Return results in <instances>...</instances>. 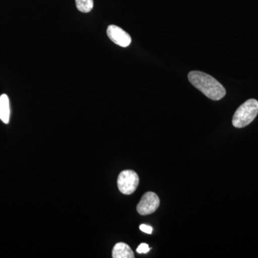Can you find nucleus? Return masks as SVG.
<instances>
[{"label": "nucleus", "mask_w": 258, "mask_h": 258, "mask_svg": "<svg viewBox=\"0 0 258 258\" xmlns=\"http://www.w3.org/2000/svg\"><path fill=\"white\" fill-rule=\"evenodd\" d=\"M188 79L191 85L213 101H220L225 96V88L210 75L200 71H191L188 75Z\"/></svg>", "instance_id": "nucleus-1"}, {"label": "nucleus", "mask_w": 258, "mask_h": 258, "mask_svg": "<svg viewBox=\"0 0 258 258\" xmlns=\"http://www.w3.org/2000/svg\"><path fill=\"white\" fill-rule=\"evenodd\" d=\"M258 114V101L249 99L235 111L232 118V125L235 128H244L252 123Z\"/></svg>", "instance_id": "nucleus-2"}, {"label": "nucleus", "mask_w": 258, "mask_h": 258, "mask_svg": "<svg viewBox=\"0 0 258 258\" xmlns=\"http://www.w3.org/2000/svg\"><path fill=\"white\" fill-rule=\"evenodd\" d=\"M139 183V178L137 172L132 170L121 171L118 175V188L123 195H132L137 190Z\"/></svg>", "instance_id": "nucleus-3"}, {"label": "nucleus", "mask_w": 258, "mask_h": 258, "mask_svg": "<svg viewBox=\"0 0 258 258\" xmlns=\"http://www.w3.org/2000/svg\"><path fill=\"white\" fill-rule=\"evenodd\" d=\"M160 205V200L157 194L148 191L144 194L137 205V211L141 215H148L154 213Z\"/></svg>", "instance_id": "nucleus-4"}, {"label": "nucleus", "mask_w": 258, "mask_h": 258, "mask_svg": "<svg viewBox=\"0 0 258 258\" xmlns=\"http://www.w3.org/2000/svg\"><path fill=\"white\" fill-rule=\"evenodd\" d=\"M107 35L116 45L126 47L132 42V37L124 30L116 25H111L107 29Z\"/></svg>", "instance_id": "nucleus-5"}, {"label": "nucleus", "mask_w": 258, "mask_h": 258, "mask_svg": "<svg viewBox=\"0 0 258 258\" xmlns=\"http://www.w3.org/2000/svg\"><path fill=\"white\" fill-rule=\"evenodd\" d=\"M112 257L113 258H134V253L132 248L128 244L123 242H118L115 244L112 252Z\"/></svg>", "instance_id": "nucleus-6"}, {"label": "nucleus", "mask_w": 258, "mask_h": 258, "mask_svg": "<svg viewBox=\"0 0 258 258\" xmlns=\"http://www.w3.org/2000/svg\"><path fill=\"white\" fill-rule=\"evenodd\" d=\"M10 100L6 94L0 96V120L8 124L10 121Z\"/></svg>", "instance_id": "nucleus-7"}, {"label": "nucleus", "mask_w": 258, "mask_h": 258, "mask_svg": "<svg viewBox=\"0 0 258 258\" xmlns=\"http://www.w3.org/2000/svg\"><path fill=\"white\" fill-rule=\"evenodd\" d=\"M76 5L80 12L88 13L93 9V0H76Z\"/></svg>", "instance_id": "nucleus-8"}, {"label": "nucleus", "mask_w": 258, "mask_h": 258, "mask_svg": "<svg viewBox=\"0 0 258 258\" xmlns=\"http://www.w3.org/2000/svg\"><path fill=\"white\" fill-rule=\"evenodd\" d=\"M150 250L149 245L146 243H142L137 247V252L139 254H146Z\"/></svg>", "instance_id": "nucleus-9"}, {"label": "nucleus", "mask_w": 258, "mask_h": 258, "mask_svg": "<svg viewBox=\"0 0 258 258\" xmlns=\"http://www.w3.org/2000/svg\"><path fill=\"white\" fill-rule=\"evenodd\" d=\"M139 229L142 231V232H145V233L147 234H152L153 229L151 226L147 225H141L140 227H139Z\"/></svg>", "instance_id": "nucleus-10"}]
</instances>
